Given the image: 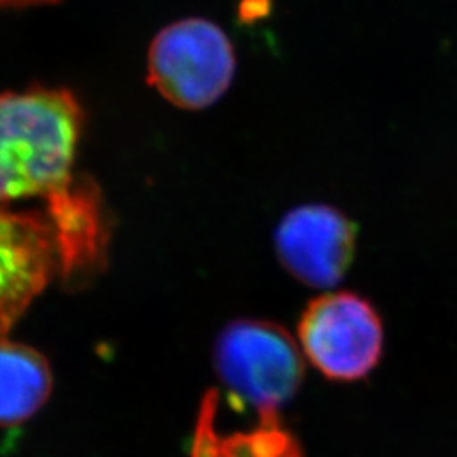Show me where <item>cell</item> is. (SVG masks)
<instances>
[{"label":"cell","mask_w":457,"mask_h":457,"mask_svg":"<svg viewBox=\"0 0 457 457\" xmlns=\"http://www.w3.org/2000/svg\"><path fill=\"white\" fill-rule=\"evenodd\" d=\"M217 403H219L217 393H207L198 413L192 457H220V439L217 437V432L213 428Z\"/></svg>","instance_id":"9"},{"label":"cell","mask_w":457,"mask_h":457,"mask_svg":"<svg viewBox=\"0 0 457 457\" xmlns=\"http://www.w3.org/2000/svg\"><path fill=\"white\" fill-rule=\"evenodd\" d=\"M56 273H62L60 245L48 215L0 207V337Z\"/></svg>","instance_id":"5"},{"label":"cell","mask_w":457,"mask_h":457,"mask_svg":"<svg viewBox=\"0 0 457 457\" xmlns=\"http://www.w3.org/2000/svg\"><path fill=\"white\" fill-rule=\"evenodd\" d=\"M236 54L228 34L207 19L192 17L166 26L147 54V82L180 109L200 111L228 92Z\"/></svg>","instance_id":"3"},{"label":"cell","mask_w":457,"mask_h":457,"mask_svg":"<svg viewBox=\"0 0 457 457\" xmlns=\"http://www.w3.org/2000/svg\"><path fill=\"white\" fill-rule=\"evenodd\" d=\"M275 245L292 277L312 288H330L353 262L356 226L330 205H302L281 219Z\"/></svg>","instance_id":"6"},{"label":"cell","mask_w":457,"mask_h":457,"mask_svg":"<svg viewBox=\"0 0 457 457\" xmlns=\"http://www.w3.org/2000/svg\"><path fill=\"white\" fill-rule=\"evenodd\" d=\"M53 373L31 345L0 337V428L22 424L48 402Z\"/></svg>","instance_id":"7"},{"label":"cell","mask_w":457,"mask_h":457,"mask_svg":"<svg viewBox=\"0 0 457 457\" xmlns=\"http://www.w3.org/2000/svg\"><path fill=\"white\" fill-rule=\"evenodd\" d=\"M83 119L68 90L0 96V207L33 198L45 204L68 281L98 270L107 247L97 188L75 179L73 170Z\"/></svg>","instance_id":"1"},{"label":"cell","mask_w":457,"mask_h":457,"mask_svg":"<svg viewBox=\"0 0 457 457\" xmlns=\"http://www.w3.org/2000/svg\"><path fill=\"white\" fill-rule=\"evenodd\" d=\"M298 449L300 444L283 427L279 415H262L251 432L220 439V457H290Z\"/></svg>","instance_id":"8"},{"label":"cell","mask_w":457,"mask_h":457,"mask_svg":"<svg viewBox=\"0 0 457 457\" xmlns=\"http://www.w3.org/2000/svg\"><path fill=\"white\" fill-rule=\"evenodd\" d=\"M53 0H0V5H9V7H19V5H36V4H46Z\"/></svg>","instance_id":"10"},{"label":"cell","mask_w":457,"mask_h":457,"mask_svg":"<svg viewBox=\"0 0 457 457\" xmlns=\"http://www.w3.org/2000/svg\"><path fill=\"white\" fill-rule=\"evenodd\" d=\"M213 364L222 383L239 402L253 405L262 415L294 398L302 386L303 358L292 336L266 320H237L219 336Z\"/></svg>","instance_id":"2"},{"label":"cell","mask_w":457,"mask_h":457,"mask_svg":"<svg viewBox=\"0 0 457 457\" xmlns=\"http://www.w3.org/2000/svg\"><path fill=\"white\" fill-rule=\"evenodd\" d=\"M302 353L332 381H358L383 354V324L360 295L336 292L313 298L298 324Z\"/></svg>","instance_id":"4"}]
</instances>
